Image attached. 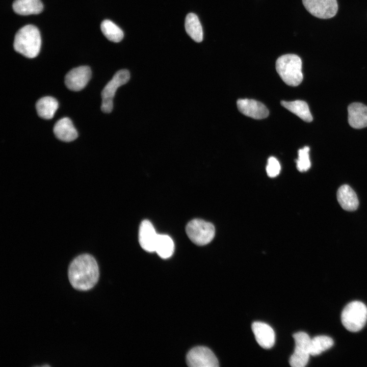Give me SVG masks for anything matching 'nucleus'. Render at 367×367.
Returning a JSON list of instances; mask_svg holds the SVG:
<instances>
[{
  "instance_id": "3",
  "label": "nucleus",
  "mask_w": 367,
  "mask_h": 367,
  "mask_svg": "<svg viewBox=\"0 0 367 367\" xmlns=\"http://www.w3.org/2000/svg\"><path fill=\"white\" fill-rule=\"evenodd\" d=\"M302 60L295 54L279 57L276 62V69L282 81L291 86H298L302 81Z\"/></svg>"
},
{
  "instance_id": "24",
  "label": "nucleus",
  "mask_w": 367,
  "mask_h": 367,
  "mask_svg": "<svg viewBox=\"0 0 367 367\" xmlns=\"http://www.w3.org/2000/svg\"><path fill=\"white\" fill-rule=\"evenodd\" d=\"M309 148L305 146L298 150V158L296 160L297 168L300 172L307 171L311 166L309 159Z\"/></svg>"
},
{
  "instance_id": "25",
  "label": "nucleus",
  "mask_w": 367,
  "mask_h": 367,
  "mask_svg": "<svg viewBox=\"0 0 367 367\" xmlns=\"http://www.w3.org/2000/svg\"><path fill=\"white\" fill-rule=\"evenodd\" d=\"M266 171L270 177L277 176L280 171L281 167L278 161L274 157L271 156L268 160Z\"/></svg>"
},
{
  "instance_id": "20",
  "label": "nucleus",
  "mask_w": 367,
  "mask_h": 367,
  "mask_svg": "<svg viewBox=\"0 0 367 367\" xmlns=\"http://www.w3.org/2000/svg\"><path fill=\"white\" fill-rule=\"evenodd\" d=\"M185 30L189 36L195 42L203 40V31L198 16L194 13H189L185 19Z\"/></svg>"
},
{
  "instance_id": "7",
  "label": "nucleus",
  "mask_w": 367,
  "mask_h": 367,
  "mask_svg": "<svg viewBox=\"0 0 367 367\" xmlns=\"http://www.w3.org/2000/svg\"><path fill=\"white\" fill-rule=\"evenodd\" d=\"M295 347L291 355L289 363L293 367H304L308 363L310 355V342L311 338L304 332H298L293 335Z\"/></svg>"
},
{
  "instance_id": "1",
  "label": "nucleus",
  "mask_w": 367,
  "mask_h": 367,
  "mask_svg": "<svg viewBox=\"0 0 367 367\" xmlns=\"http://www.w3.org/2000/svg\"><path fill=\"white\" fill-rule=\"evenodd\" d=\"M68 277L71 285L79 291H88L97 283L99 269L93 256L85 253L76 257L70 264Z\"/></svg>"
},
{
  "instance_id": "21",
  "label": "nucleus",
  "mask_w": 367,
  "mask_h": 367,
  "mask_svg": "<svg viewBox=\"0 0 367 367\" xmlns=\"http://www.w3.org/2000/svg\"><path fill=\"white\" fill-rule=\"evenodd\" d=\"M174 250V244L172 239L166 234H159L157 239L155 252L162 258L166 259L172 256Z\"/></svg>"
},
{
  "instance_id": "2",
  "label": "nucleus",
  "mask_w": 367,
  "mask_h": 367,
  "mask_svg": "<svg viewBox=\"0 0 367 367\" xmlns=\"http://www.w3.org/2000/svg\"><path fill=\"white\" fill-rule=\"evenodd\" d=\"M41 38L38 28L32 24L26 25L16 33L13 47L15 51L29 58H34L39 54Z\"/></svg>"
},
{
  "instance_id": "11",
  "label": "nucleus",
  "mask_w": 367,
  "mask_h": 367,
  "mask_svg": "<svg viewBox=\"0 0 367 367\" xmlns=\"http://www.w3.org/2000/svg\"><path fill=\"white\" fill-rule=\"evenodd\" d=\"M239 111L245 116L255 119L267 117L269 110L261 102L254 99H240L237 102Z\"/></svg>"
},
{
  "instance_id": "9",
  "label": "nucleus",
  "mask_w": 367,
  "mask_h": 367,
  "mask_svg": "<svg viewBox=\"0 0 367 367\" xmlns=\"http://www.w3.org/2000/svg\"><path fill=\"white\" fill-rule=\"evenodd\" d=\"M306 10L312 15L321 19H329L337 12L336 0H302Z\"/></svg>"
},
{
  "instance_id": "16",
  "label": "nucleus",
  "mask_w": 367,
  "mask_h": 367,
  "mask_svg": "<svg viewBox=\"0 0 367 367\" xmlns=\"http://www.w3.org/2000/svg\"><path fill=\"white\" fill-rule=\"evenodd\" d=\"M337 199L341 207L346 211H354L358 208L359 201L357 195L348 185H344L339 188Z\"/></svg>"
},
{
  "instance_id": "14",
  "label": "nucleus",
  "mask_w": 367,
  "mask_h": 367,
  "mask_svg": "<svg viewBox=\"0 0 367 367\" xmlns=\"http://www.w3.org/2000/svg\"><path fill=\"white\" fill-rule=\"evenodd\" d=\"M348 122L352 127L360 129L367 126V106L354 102L348 106Z\"/></svg>"
},
{
  "instance_id": "4",
  "label": "nucleus",
  "mask_w": 367,
  "mask_h": 367,
  "mask_svg": "<svg viewBox=\"0 0 367 367\" xmlns=\"http://www.w3.org/2000/svg\"><path fill=\"white\" fill-rule=\"evenodd\" d=\"M341 321L348 331L353 332L360 331L367 321V307L360 301L349 303L342 311Z\"/></svg>"
},
{
  "instance_id": "6",
  "label": "nucleus",
  "mask_w": 367,
  "mask_h": 367,
  "mask_svg": "<svg viewBox=\"0 0 367 367\" xmlns=\"http://www.w3.org/2000/svg\"><path fill=\"white\" fill-rule=\"evenodd\" d=\"M130 79V73L127 69L117 71L101 92L102 103L101 109L106 113L112 112L113 108V98L117 89L125 84Z\"/></svg>"
},
{
  "instance_id": "5",
  "label": "nucleus",
  "mask_w": 367,
  "mask_h": 367,
  "mask_svg": "<svg viewBox=\"0 0 367 367\" xmlns=\"http://www.w3.org/2000/svg\"><path fill=\"white\" fill-rule=\"evenodd\" d=\"M186 231L190 240L200 246L209 243L215 234L213 224L200 219H195L190 221L186 226Z\"/></svg>"
},
{
  "instance_id": "12",
  "label": "nucleus",
  "mask_w": 367,
  "mask_h": 367,
  "mask_svg": "<svg viewBox=\"0 0 367 367\" xmlns=\"http://www.w3.org/2000/svg\"><path fill=\"white\" fill-rule=\"evenodd\" d=\"M158 235L152 224L149 220H144L142 221L139 227V241L144 250L149 252H155Z\"/></svg>"
},
{
  "instance_id": "22",
  "label": "nucleus",
  "mask_w": 367,
  "mask_h": 367,
  "mask_svg": "<svg viewBox=\"0 0 367 367\" xmlns=\"http://www.w3.org/2000/svg\"><path fill=\"white\" fill-rule=\"evenodd\" d=\"M100 29L104 36L110 41L119 42L123 39L124 34L122 30L110 20L102 21Z\"/></svg>"
},
{
  "instance_id": "13",
  "label": "nucleus",
  "mask_w": 367,
  "mask_h": 367,
  "mask_svg": "<svg viewBox=\"0 0 367 367\" xmlns=\"http://www.w3.org/2000/svg\"><path fill=\"white\" fill-rule=\"evenodd\" d=\"M252 330L257 343L260 347L268 349L274 346L275 340V332L268 324L261 322H255L252 324Z\"/></svg>"
},
{
  "instance_id": "19",
  "label": "nucleus",
  "mask_w": 367,
  "mask_h": 367,
  "mask_svg": "<svg viewBox=\"0 0 367 367\" xmlns=\"http://www.w3.org/2000/svg\"><path fill=\"white\" fill-rule=\"evenodd\" d=\"M281 104L305 122H311L312 116L307 103L302 100L281 101Z\"/></svg>"
},
{
  "instance_id": "18",
  "label": "nucleus",
  "mask_w": 367,
  "mask_h": 367,
  "mask_svg": "<svg viewBox=\"0 0 367 367\" xmlns=\"http://www.w3.org/2000/svg\"><path fill=\"white\" fill-rule=\"evenodd\" d=\"M59 107L58 101L51 96H45L39 99L36 103L38 116L45 119H51Z\"/></svg>"
},
{
  "instance_id": "15",
  "label": "nucleus",
  "mask_w": 367,
  "mask_h": 367,
  "mask_svg": "<svg viewBox=\"0 0 367 367\" xmlns=\"http://www.w3.org/2000/svg\"><path fill=\"white\" fill-rule=\"evenodd\" d=\"M54 133L59 140L71 142L77 137V132L71 120L67 117L59 120L54 125Z\"/></svg>"
},
{
  "instance_id": "8",
  "label": "nucleus",
  "mask_w": 367,
  "mask_h": 367,
  "mask_svg": "<svg viewBox=\"0 0 367 367\" xmlns=\"http://www.w3.org/2000/svg\"><path fill=\"white\" fill-rule=\"evenodd\" d=\"M188 365L191 367H218L219 362L209 348L198 346L191 349L186 358Z\"/></svg>"
},
{
  "instance_id": "17",
  "label": "nucleus",
  "mask_w": 367,
  "mask_h": 367,
  "mask_svg": "<svg viewBox=\"0 0 367 367\" xmlns=\"http://www.w3.org/2000/svg\"><path fill=\"white\" fill-rule=\"evenodd\" d=\"M12 7L16 14L21 15L38 14L43 9L41 0H15Z\"/></svg>"
},
{
  "instance_id": "23",
  "label": "nucleus",
  "mask_w": 367,
  "mask_h": 367,
  "mask_svg": "<svg viewBox=\"0 0 367 367\" xmlns=\"http://www.w3.org/2000/svg\"><path fill=\"white\" fill-rule=\"evenodd\" d=\"M333 345V339L327 336L320 335L311 338L310 352L311 356L320 355L330 349Z\"/></svg>"
},
{
  "instance_id": "10",
  "label": "nucleus",
  "mask_w": 367,
  "mask_h": 367,
  "mask_svg": "<svg viewBox=\"0 0 367 367\" xmlns=\"http://www.w3.org/2000/svg\"><path fill=\"white\" fill-rule=\"evenodd\" d=\"M91 76V71L87 66L72 69L66 75L65 84L67 88L73 91H78L87 85Z\"/></svg>"
}]
</instances>
